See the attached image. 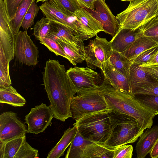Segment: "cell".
Wrapping results in <instances>:
<instances>
[{"mask_svg":"<svg viewBox=\"0 0 158 158\" xmlns=\"http://www.w3.org/2000/svg\"><path fill=\"white\" fill-rule=\"evenodd\" d=\"M80 6L83 8L94 9L96 0H76Z\"/></svg>","mask_w":158,"mask_h":158,"instance_id":"obj_43","label":"cell"},{"mask_svg":"<svg viewBox=\"0 0 158 158\" xmlns=\"http://www.w3.org/2000/svg\"><path fill=\"white\" fill-rule=\"evenodd\" d=\"M104 79L117 90L131 94L127 76L115 69L109 60L100 68Z\"/></svg>","mask_w":158,"mask_h":158,"instance_id":"obj_15","label":"cell"},{"mask_svg":"<svg viewBox=\"0 0 158 158\" xmlns=\"http://www.w3.org/2000/svg\"><path fill=\"white\" fill-rule=\"evenodd\" d=\"M142 64L144 65L158 64V51L150 61L146 63Z\"/></svg>","mask_w":158,"mask_h":158,"instance_id":"obj_45","label":"cell"},{"mask_svg":"<svg viewBox=\"0 0 158 158\" xmlns=\"http://www.w3.org/2000/svg\"><path fill=\"white\" fill-rule=\"evenodd\" d=\"M52 0L59 9L72 17H74L75 13L81 7L76 0Z\"/></svg>","mask_w":158,"mask_h":158,"instance_id":"obj_32","label":"cell"},{"mask_svg":"<svg viewBox=\"0 0 158 158\" xmlns=\"http://www.w3.org/2000/svg\"><path fill=\"white\" fill-rule=\"evenodd\" d=\"M39 7L43 15L50 21L66 26L72 31L75 36L83 41L88 39L75 17L71 16L60 10L52 0H48Z\"/></svg>","mask_w":158,"mask_h":158,"instance_id":"obj_8","label":"cell"},{"mask_svg":"<svg viewBox=\"0 0 158 158\" xmlns=\"http://www.w3.org/2000/svg\"><path fill=\"white\" fill-rule=\"evenodd\" d=\"M109 60L113 67L126 76L131 62L121 53L113 51Z\"/></svg>","mask_w":158,"mask_h":158,"instance_id":"obj_30","label":"cell"},{"mask_svg":"<svg viewBox=\"0 0 158 158\" xmlns=\"http://www.w3.org/2000/svg\"><path fill=\"white\" fill-rule=\"evenodd\" d=\"M23 0H3L10 20L14 16L17 9Z\"/></svg>","mask_w":158,"mask_h":158,"instance_id":"obj_41","label":"cell"},{"mask_svg":"<svg viewBox=\"0 0 158 158\" xmlns=\"http://www.w3.org/2000/svg\"><path fill=\"white\" fill-rule=\"evenodd\" d=\"M101 0L103 2H105V0Z\"/></svg>","mask_w":158,"mask_h":158,"instance_id":"obj_50","label":"cell"},{"mask_svg":"<svg viewBox=\"0 0 158 158\" xmlns=\"http://www.w3.org/2000/svg\"><path fill=\"white\" fill-rule=\"evenodd\" d=\"M77 130L75 126L66 130L58 142L49 152L47 158H59L63 156L65 149L74 139Z\"/></svg>","mask_w":158,"mask_h":158,"instance_id":"obj_22","label":"cell"},{"mask_svg":"<svg viewBox=\"0 0 158 158\" xmlns=\"http://www.w3.org/2000/svg\"><path fill=\"white\" fill-rule=\"evenodd\" d=\"M40 9L36 2L33 1L28 9L22 22L21 27L26 30L34 23V20Z\"/></svg>","mask_w":158,"mask_h":158,"instance_id":"obj_35","label":"cell"},{"mask_svg":"<svg viewBox=\"0 0 158 158\" xmlns=\"http://www.w3.org/2000/svg\"><path fill=\"white\" fill-rule=\"evenodd\" d=\"M75 119L87 114L110 109L103 94L97 86L81 93L72 98L70 105Z\"/></svg>","mask_w":158,"mask_h":158,"instance_id":"obj_6","label":"cell"},{"mask_svg":"<svg viewBox=\"0 0 158 158\" xmlns=\"http://www.w3.org/2000/svg\"><path fill=\"white\" fill-rule=\"evenodd\" d=\"M67 73L79 93L99 85L100 74L89 67L70 68Z\"/></svg>","mask_w":158,"mask_h":158,"instance_id":"obj_11","label":"cell"},{"mask_svg":"<svg viewBox=\"0 0 158 158\" xmlns=\"http://www.w3.org/2000/svg\"><path fill=\"white\" fill-rule=\"evenodd\" d=\"M50 31L46 37L53 40L59 39L73 46L84 49L83 41L75 36L69 28L52 21H50Z\"/></svg>","mask_w":158,"mask_h":158,"instance_id":"obj_16","label":"cell"},{"mask_svg":"<svg viewBox=\"0 0 158 158\" xmlns=\"http://www.w3.org/2000/svg\"><path fill=\"white\" fill-rule=\"evenodd\" d=\"M134 96L136 99L152 110L155 115L158 114V95L135 94Z\"/></svg>","mask_w":158,"mask_h":158,"instance_id":"obj_34","label":"cell"},{"mask_svg":"<svg viewBox=\"0 0 158 158\" xmlns=\"http://www.w3.org/2000/svg\"><path fill=\"white\" fill-rule=\"evenodd\" d=\"M42 73L43 85L50 102L53 118L64 122L72 118L70 105L77 93L64 65L57 60L49 59Z\"/></svg>","mask_w":158,"mask_h":158,"instance_id":"obj_1","label":"cell"},{"mask_svg":"<svg viewBox=\"0 0 158 158\" xmlns=\"http://www.w3.org/2000/svg\"><path fill=\"white\" fill-rule=\"evenodd\" d=\"M40 43L44 45L57 56H60L69 60L61 47L55 41L46 37L40 41Z\"/></svg>","mask_w":158,"mask_h":158,"instance_id":"obj_38","label":"cell"},{"mask_svg":"<svg viewBox=\"0 0 158 158\" xmlns=\"http://www.w3.org/2000/svg\"><path fill=\"white\" fill-rule=\"evenodd\" d=\"M110 115V132L104 144L107 148L113 150L121 146L134 143L143 133L144 131L133 117L111 111Z\"/></svg>","mask_w":158,"mask_h":158,"instance_id":"obj_3","label":"cell"},{"mask_svg":"<svg viewBox=\"0 0 158 158\" xmlns=\"http://www.w3.org/2000/svg\"><path fill=\"white\" fill-rule=\"evenodd\" d=\"M84 138L78 130L65 155V158H81L86 147L92 143Z\"/></svg>","mask_w":158,"mask_h":158,"instance_id":"obj_25","label":"cell"},{"mask_svg":"<svg viewBox=\"0 0 158 158\" xmlns=\"http://www.w3.org/2000/svg\"><path fill=\"white\" fill-rule=\"evenodd\" d=\"M158 51V44L141 52L131 61V63L140 64L148 62Z\"/></svg>","mask_w":158,"mask_h":158,"instance_id":"obj_37","label":"cell"},{"mask_svg":"<svg viewBox=\"0 0 158 158\" xmlns=\"http://www.w3.org/2000/svg\"><path fill=\"white\" fill-rule=\"evenodd\" d=\"M4 143L0 141V158H3Z\"/></svg>","mask_w":158,"mask_h":158,"instance_id":"obj_46","label":"cell"},{"mask_svg":"<svg viewBox=\"0 0 158 158\" xmlns=\"http://www.w3.org/2000/svg\"><path fill=\"white\" fill-rule=\"evenodd\" d=\"M84 51L87 66L94 69H100L102 64L109 59L113 51L109 41L97 35L95 38L85 46Z\"/></svg>","mask_w":158,"mask_h":158,"instance_id":"obj_7","label":"cell"},{"mask_svg":"<svg viewBox=\"0 0 158 158\" xmlns=\"http://www.w3.org/2000/svg\"><path fill=\"white\" fill-rule=\"evenodd\" d=\"M157 44L158 43L149 37L139 36L126 50L121 53L131 62L141 52Z\"/></svg>","mask_w":158,"mask_h":158,"instance_id":"obj_21","label":"cell"},{"mask_svg":"<svg viewBox=\"0 0 158 158\" xmlns=\"http://www.w3.org/2000/svg\"><path fill=\"white\" fill-rule=\"evenodd\" d=\"M39 157L38 151L32 147L26 141H23L14 158H36Z\"/></svg>","mask_w":158,"mask_h":158,"instance_id":"obj_36","label":"cell"},{"mask_svg":"<svg viewBox=\"0 0 158 158\" xmlns=\"http://www.w3.org/2000/svg\"><path fill=\"white\" fill-rule=\"evenodd\" d=\"M110 112L108 109L85 114L76 119L73 125L85 139L104 145L110 132Z\"/></svg>","mask_w":158,"mask_h":158,"instance_id":"obj_4","label":"cell"},{"mask_svg":"<svg viewBox=\"0 0 158 158\" xmlns=\"http://www.w3.org/2000/svg\"><path fill=\"white\" fill-rule=\"evenodd\" d=\"M47 1H48V0H36V2L37 3L39 2H42L44 3Z\"/></svg>","mask_w":158,"mask_h":158,"instance_id":"obj_47","label":"cell"},{"mask_svg":"<svg viewBox=\"0 0 158 158\" xmlns=\"http://www.w3.org/2000/svg\"><path fill=\"white\" fill-rule=\"evenodd\" d=\"M139 65L153 80L158 82V64Z\"/></svg>","mask_w":158,"mask_h":158,"instance_id":"obj_42","label":"cell"},{"mask_svg":"<svg viewBox=\"0 0 158 158\" xmlns=\"http://www.w3.org/2000/svg\"><path fill=\"white\" fill-rule=\"evenodd\" d=\"M74 17L88 39L96 35L100 31H103L101 23L84 8L81 7L75 13Z\"/></svg>","mask_w":158,"mask_h":158,"instance_id":"obj_17","label":"cell"},{"mask_svg":"<svg viewBox=\"0 0 158 158\" xmlns=\"http://www.w3.org/2000/svg\"><path fill=\"white\" fill-rule=\"evenodd\" d=\"M94 7V9H84L101 23L103 31L114 36L118 28L116 17L113 15L105 2L101 0H96Z\"/></svg>","mask_w":158,"mask_h":158,"instance_id":"obj_13","label":"cell"},{"mask_svg":"<svg viewBox=\"0 0 158 158\" xmlns=\"http://www.w3.org/2000/svg\"><path fill=\"white\" fill-rule=\"evenodd\" d=\"M138 28L135 30L127 28L118 29L109 41L113 50L120 53L126 50L137 38Z\"/></svg>","mask_w":158,"mask_h":158,"instance_id":"obj_19","label":"cell"},{"mask_svg":"<svg viewBox=\"0 0 158 158\" xmlns=\"http://www.w3.org/2000/svg\"><path fill=\"white\" fill-rule=\"evenodd\" d=\"M15 56L23 64L35 66L38 63L39 52L38 47L31 40L27 30L19 31L15 36Z\"/></svg>","mask_w":158,"mask_h":158,"instance_id":"obj_9","label":"cell"},{"mask_svg":"<svg viewBox=\"0 0 158 158\" xmlns=\"http://www.w3.org/2000/svg\"><path fill=\"white\" fill-rule=\"evenodd\" d=\"M53 40L60 45L68 57V60L73 65H76L85 60L84 49L73 46L59 39Z\"/></svg>","mask_w":158,"mask_h":158,"instance_id":"obj_26","label":"cell"},{"mask_svg":"<svg viewBox=\"0 0 158 158\" xmlns=\"http://www.w3.org/2000/svg\"><path fill=\"white\" fill-rule=\"evenodd\" d=\"M157 4V11L158 14V0H156Z\"/></svg>","mask_w":158,"mask_h":158,"instance_id":"obj_48","label":"cell"},{"mask_svg":"<svg viewBox=\"0 0 158 158\" xmlns=\"http://www.w3.org/2000/svg\"><path fill=\"white\" fill-rule=\"evenodd\" d=\"M27 129L20 120L16 113L4 112L0 115V141L5 143L26 135Z\"/></svg>","mask_w":158,"mask_h":158,"instance_id":"obj_10","label":"cell"},{"mask_svg":"<svg viewBox=\"0 0 158 158\" xmlns=\"http://www.w3.org/2000/svg\"><path fill=\"white\" fill-rule=\"evenodd\" d=\"M113 150L106 147L103 144L93 142L85 149L81 158H113Z\"/></svg>","mask_w":158,"mask_h":158,"instance_id":"obj_24","label":"cell"},{"mask_svg":"<svg viewBox=\"0 0 158 158\" xmlns=\"http://www.w3.org/2000/svg\"><path fill=\"white\" fill-rule=\"evenodd\" d=\"M132 94L133 95L135 94L158 95V82L153 80L148 84L141 86L137 88Z\"/></svg>","mask_w":158,"mask_h":158,"instance_id":"obj_39","label":"cell"},{"mask_svg":"<svg viewBox=\"0 0 158 158\" xmlns=\"http://www.w3.org/2000/svg\"><path fill=\"white\" fill-rule=\"evenodd\" d=\"M150 156L152 158L158 157V140L149 153Z\"/></svg>","mask_w":158,"mask_h":158,"instance_id":"obj_44","label":"cell"},{"mask_svg":"<svg viewBox=\"0 0 158 158\" xmlns=\"http://www.w3.org/2000/svg\"><path fill=\"white\" fill-rule=\"evenodd\" d=\"M4 50L0 45V88L11 85L9 64Z\"/></svg>","mask_w":158,"mask_h":158,"instance_id":"obj_29","label":"cell"},{"mask_svg":"<svg viewBox=\"0 0 158 158\" xmlns=\"http://www.w3.org/2000/svg\"><path fill=\"white\" fill-rule=\"evenodd\" d=\"M50 21L43 17L37 21L33 27V34L36 39L40 41L46 38L51 29Z\"/></svg>","mask_w":158,"mask_h":158,"instance_id":"obj_31","label":"cell"},{"mask_svg":"<svg viewBox=\"0 0 158 158\" xmlns=\"http://www.w3.org/2000/svg\"><path fill=\"white\" fill-rule=\"evenodd\" d=\"M10 19L5 9L0 10V45L2 48L9 62L15 57V35L10 25Z\"/></svg>","mask_w":158,"mask_h":158,"instance_id":"obj_14","label":"cell"},{"mask_svg":"<svg viewBox=\"0 0 158 158\" xmlns=\"http://www.w3.org/2000/svg\"><path fill=\"white\" fill-rule=\"evenodd\" d=\"M157 16L156 0H131L127 8L116 17L118 29L135 30Z\"/></svg>","mask_w":158,"mask_h":158,"instance_id":"obj_5","label":"cell"},{"mask_svg":"<svg viewBox=\"0 0 158 158\" xmlns=\"http://www.w3.org/2000/svg\"><path fill=\"white\" fill-rule=\"evenodd\" d=\"M25 138L26 135L4 143L3 158H14Z\"/></svg>","mask_w":158,"mask_h":158,"instance_id":"obj_33","label":"cell"},{"mask_svg":"<svg viewBox=\"0 0 158 158\" xmlns=\"http://www.w3.org/2000/svg\"><path fill=\"white\" fill-rule=\"evenodd\" d=\"M150 38L158 43V16L155 17L138 28L137 37Z\"/></svg>","mask_w":158,"mask_h":158,"instance_id":"obj_28","label":"cell"},{"mask_svg":"<svg viewBox=\"0 0 158 158\" xmlns=\"http://www.w3.org/2000/svg\"><path fill=\"white\" fill-rule=\"evenodd\" d=\"M133 147L131 145H123L114 149L113 158H131Z\"/></svg>","mask_w":158,"mask_h":158,"instance_id":"obj_40","label":"cell"},{"mask_svg":"<svg viewBox=\"0 0 158 158\" xmlns=\"http://www.w3.org/2000/svg\"><path fill=\"white\" fill-rule=\"evenodd\" d=\"M158 140V126L148 128L142 134L135 146L137 158H144L149 153Z\"/></svg>","mask_w":158,"mask_h":158,"instance_id":"obj_18","label":"cell"},{"mask_svg":"<svg viewBox=\"0 0 158 158\" xmlns=\"http://www.w3.org/2000/svg\"><path fill=\"white\" fill-rule=\"evenodd\" d=\"M0 102L15 107L24 106L25 99L12 86L0 88Z\"/></svg>","mask_w":158,"mask_h":158,"instance_id":"obj_23","label":"cell"},{"mask_svg":"<svg viewBox=\"0 0 158 158\" xmlns=\"http://www.w3.org/2000/svg\"><path fill=\"white\" fill-rule=\"evenodd\" d=\"M122 1H130L131 0H120Z\"/></svg>","mask_w":158,"mask_h":158,"instance_id":"obj_49","label":"cell"},{"mask_svg":"<svg viewBox=\"0 0 158 158\" xmlns=\"http://www.w3.org/2000/svg\"><path fill=\"white\" fill-rule=\"evenodd\" d=\"M126 76L132 95L133 93L137 88L153 81L150 76L138 64L131 63Z\"/></svg>","mask_w":158,"mask_h":158,"instance_id":"obj_20","label":"cell"},{"mask_svg":"<svg viewBox=\"0 0 158 158\" xmlns=\"http://www.w3.org/2000/svg\"><path fill=\"white\" fill-rule=\"evenodd\" d=\"M53 115L50 106L45 104L32 108L25 116V123L28 126L27 133L37 134L42 132L50 125Z\"/></svg>","mask_w":158,"mask_h":158,"instance_id":"obj_12","label":"cell"},{"mask_svg":"<svg viewBox=\"0 0 158 158\" xmlns=\"http://www.w3.org/2000/svg\"><path fill=\"white\" fill-rule=\"evenodd\" d=\"M35 0H23L19 4L14 17L9 22L15 36L19 31L23 18L30 6Z\"/></svg>","mask_w":158,"mask_h":158,"instance_id":"obj_27","label":"cell"},{"mask_svg":"<svg viewBox=\"0 0 158 158\" xmlns=\"http://www.w3.org/2000/svg\"></svg>","mask_w":158,"mask_h":158,"instance_id":"obj_51","label":"cell"},{"mask_svg":"<svg viewBox=\"0 0 158 158\" xmlns=\"http://www.w3.org/2000/svg\"><path fill=\"white\" fill-rule=\"evenodd\" d=\"M97 87L104 95L111 112L133 117L143 131L151 128L155 115L134 95L117 90L105 79Z\"/></svg>","mask_w":158,"mask_h":158,"instance_id":"obj_2","label":"cell"}]
</instances>
